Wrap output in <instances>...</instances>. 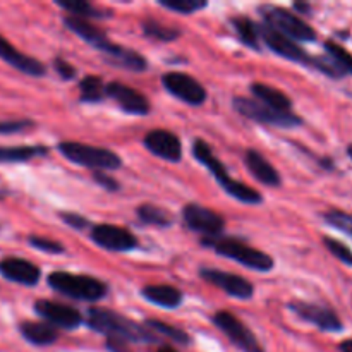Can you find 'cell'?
<instances>
[{"label": "cell", "mask_w": 352, "mask_h": 352, "mask_svg": "<svg viewBox=\"0 0 352 352\" xmlns=\"http://www.w3.org/2000/svg\"><path fill=\"white\" fill-rule=\"evenodd\" d=\"M199 277L215 285V287L222 289L230 298L248 301L254 296V285L248 278L241 277V275L217 270V268H199Z\"/></svg>", "instance_id": "13"}, {"label": "cell", "mask_w": 352, "mask_h": 352, "mask_svg": "<svg viewBox=\"0 0 352 352\" xmlns=\"http://www.w3.org/2000/svg\"><path fill=\"white\" fill-rule=\"evenodd\" d=\"M0 58L19 72H23V74L33 76V78H41V76L47 74V67H45L43 62L17 50L2 34H0Z\"/></svg>", "instance_id": "19"}, {"label": "cell", "mask_w": 352, "mask_h": 352, "mask_svg": "<svg viewBox=\"0 0 352 352\" xmlns=\"http://www.w3.org/2000/svg\"><path fill=\"white\" fill-rule=\"evenodd\" d=\"M323 222L327 226L333 227L336 230H340V232L347 234V236L352 237V215L347 212H342V210L332 208L329 212H325L322 215Z\"/></svg>", "instance_id": "33"}, {"label": "cell", "mask_w": 352, "mask_h": 352, "mask_svg": "<svg viewBox=\"0 0 352 352\" xmlns=\"http://www.w3.org/2000/svg\"><path fill=\"white\" fill-rule=\"evenodd\" d=\"M47 284L58 294H64L76 301L96 302L105 298L109 292V287L98 278L69 274V272H52L47 277Z\"/></svg>", "instance_id": "4"}, {"label": "cell", "mask_w": 352, "mask_h": 352, "mask_svg": "<svg viewBox=\"0 0 352 352\" xmlns=\"http://www.w3.org/2000/svg\"><path fill=\"white\" fill-rule=\"evenodd\" d=\"M143 34L144 36L151 38V40L168 43V41L177 40V38L182 34V31L177 30V28L165 26V24L158 23V21L146 19V21H143Z\"/></svg>", "instance_id": "30"}, {"label": "cell", "mask_w": 352, "mask_h": 352, "mask_svg": "<svg viewBox=\"0 0 352 352\" xmlns=\"http://www.w3.org/2000/svg\"><path fill=\"white\" fill-rule=\"evenodd\" d=\"M141 296L151 305L167 309L179 308L184 301V294L174 285H146L141 289Z\"/></svg>", "instance_id": "21"}, {"label": "cell", "mask_w": 352, "mask_h": 352, "mask_svg": "<svg viewBox=\"0 0 352 352\" xmlns=\"http://www.w3.org/2000/svg\"><path fill=\"white\" fill-rule=\"evenodd\" d=\"M0 275L6 280L14 282V284L26 285V287H34L40 282L41 270L31 261L23 260V258H2L0 260Z\"/></svg>", "instance_id": "17"}, {"label": "cell", "mask_w": 352, "mask_h": 352, "mask_svg": "<svg viewBox=\"0 0 352 352\" xmlns=\"http://www.w3.org/2000/svg\"><path fill=\"white\" fill-rule=\"evenodd\" d=\"M232 107L237 113H241L246 119L274 127H282V129H292V127H299L302 124L301 117L296 116L292 110L291 112H280V110L270 109V107L263 105L253 98H248V96H236L232 100Z\"/></svg>", "instance_id": "7"}, {"label": "cell", "mask_w": 352, "mask_h": 352, "mask_svg": "<svg viewBox=\"0 0 352 352\" xmlns=\"http://www.w3.org/2000/svg\"><path fill=\"white\" fill-rule=\"evenodd\" d=\"M19 332L28 342L40 347L52 346L58 339V330L45 322H23L19 325Z\"/></svg>", "instance_id": "22"}, {"label": "cell", "mask_w": 352, "mask_h": 352, "mask_svg": "<svg viewBox=\"0 0 352 352\" xmlns=\"http://www.w3.org/2000/svg\"><path fill=\"white\" fill-rule=\"evenodd\" d=\"M105 82L100 76H85L79 81V91H81V102L85 103H96L102 102L105 96Z\"/></svg>", "instance_id": "29"}, {"label": "cell", "mask_w": 352, "mask_h": 352, "mask_svg": "<svg viewBox=\"0 0 352 352\" xmlns=\"http://www.w3.org/2000/svg\"><path fill=\"white\" fill-rule=\"evenodd\" d=\"M43 144H21V146H0V164H24L33 158L48 155Z\"/></svg>", "instance_id": "24"}, {"label": "cell", "mask_w": 352, "mask_h": 352, "mask_svg": "<svg viewBox=\"0 0 352 352\" xmlns=\"http://www.w3.org/2000/svg\"><path fill=\"white\" fill-rule=\"evenodd\" d=\"M323 244H325V248L329 250V253L332 254L333 258H337L340 263L347 265V267H352L351 248H347L344 243H340V241L333 239V237H329V236L323 237Z\"/></svg>", "instance_id": "35"}, {"label": "cell", "mask_w": 352, "mask_h": 352, "mask_svg": "<svg viewBox=\"0 0 352 352\" xmlns=\"http://www.w3.org/2000/svg\"><path fill=\"white\" fill-rule=\"evenodd\" d=\"M103 58H105L109 64L116 65V67H120V69H126V71L143 72L146 71L148 67V62L143 55L138 54V52L134 50H129V48L120 47V45L116 48V52H112L110 55H105Z\"/></svg>", "instance_id": "25"}, {"label": "cell", "mask_w": 352, "mask_h": 352, "mask_svg": "<svg viewBox=\"0 0 352 352\" xmlns=\"http://www.w3.org/2000/svg\"><path fill=\"white\" fill-rule=\"evenodd\" d=\"M138 217L143 223H148V226L155 227H170L174 223V217L168 210L162 208V206L157 205H141L140 208L136 210Z\"/></svg>", "instance_id": "28"}, {"label": "cell", "mask_w": 352, "mask_h": 352, "mask_svg": "<svg viewBox=\"0 0 352 352\" xmlns=\"http://www.w3.org/2000/svg\"><path fill=\"white\" fill-rule=\"evenodd\" d=\"M93 179H95L96 184L102 186L103 189H107V191L110 192L119 189V182H117L113 177H110V175H107V172H95V174H93Z\"/></svg>", "instance_id": "40"}, {"label": "cell", "mask_w": 352, "mask_h": 352, "mask_svg": "<svg viewBox=\"0 0 352 352\" xmlns=\"http://www.w3.org/2000/svg\"><path fill=\"white\" fill-rule=\"evenodd\" d=\"M201 246L213 250L220 256L234 260L236 263L250 268L254 272H270L275 267V261L270 254L260 250H254L250 244L243 243L234 237H213V239H201Z\"/></svg>", "instance_id": "3"}, {"label": "cell", "mask_w": 352, "mask_h": 352, "mask_svg": "<svg viewBox=\"0 0 352 352\" xmlns=\"http://www.w3.org/2000/svg\"><path fill=\"white\" fill-rule=\"evenodd\" d=\"M244 164H246L250 174L258 179L261 184L272 186V188H278L282 184V177L277 168L258 150H248L244 153Z\"/></svg>", "instance_id": "20"}, {"label": "cell", "mask_w": 352, "mask_h": 352, "mask_svg": "<svg viewBox=\"0 0 352 352\" xmlns=\"http://www.w3.org/2000/svg\"><path fill=\"white\" fill-rule=\"evenodd\" d=\"M158 352H177V351L172 349V347H168V346H165V347H162V349L158 351Z\"/></svg>", "instance_id": "45"}, {"label": "cell", "mask_w": 352, "mask_h": 352, "mask_svg": "<svg viewBox=\"0 0 352 352\" xmlns=\"http://www.w3.org/2000/svg\"><path fill=\"white\" fill-rule=\"evenodd\" d=\"M212 323L234 344L244 352H265L260 340L253 332L230 311H217L212 316Z\"/></svg>", "instance_id": "8"}, {"label": "cell", "mask_w": 352, "mask_h": 352, "mask_svg": "<svg viewBox=\"0 0 352 352\" xmlns=\"http://www.w3.org/2000/svg\"><path fill=\"white\" fill-rule=\"evenodd\" d=\"M320 164H322V167L327 168V170H332L333 168V160H330V158H323Z\"/></svg>", "instance_id": "44"}, {"label": "cell", "mask_w": 352, "mask_h": 352, "mask_svg": "<svg viewBox=\"0 0 352 352\" xmlns=\"http://www.w3.org/2000/svg\"><path fill=\"white\" fill-rule=\"evenodd\" d=\"M158 3L165 7V9L174 10V12L179 14H186V16L198 12V10L205 9L208 6L203 0H158Z\"/></svg>", "instance_id": "34"}, {"label": "cell", "mask_w": 352, "mask_h": 352, "mask_svg": "<svg viewBox=\"0 0 352 352\" xmlns=\"http://www.w3.org/2000/svg\"><path fill=\"white\" fill-rule=\"evenodd\" d=\"M64 24L69 31H72L74 34H78L81 40H85L86 43L95 47L96 50L102 52L103 55L110 54L113 48L117 47L103 30H100L98 26L91 24L89 21L86 19H79V17H72V16H65L64 17Z\"/></svg>", "instance_id": "18"}, {"label": "cell", "mask_w": 352, "mask_h": 352, "mask_svg": "<svg viewBox=\"0 0 352 352\" xmlns=\"http://www.w3.org/2000/svg\"><path fill=\"white\" fill-rule=\"evenodd\" d=\"M144 146L155 157L177 164L182 160V143L177 134L167 129H153L144 136Z\"/></svg>", "instance_id": "16"}, {"label": "cell", "mask_w": 352, "mask_h": 352, "mask_svg": "<svg viewBox=\"0 0 352 352\" xmlns=\"http://www.w3.org/2000/svg\"><path fill=\"white\" fill-rule=\"evenodd\" d=\"M162 85L172 96L188 103V105H203L206 102V96H208L205 86L184 72H167V74L162 76Z\"/></svg>", "instance_id": "11"}, {"label": "cell", "mask_w": 352, "mask_h": 352, "mask_svg": "<svg viewBox=\"0 0 352 352\" xmlns=\"http://www.w3.org/2000/svg\"><path fill=\"white\" fill-rule=\"evenodd\" d=\"M55 6L67 10L72 17H79V19H85V17H100V19H103V17L110 16L109 12L91 6L86 0H55Z\"/></svg>", "instance_id": "27"}, {"label": "cell", "mask_w": 352, "mask_h": 352, "mask_svg": "<svg viewBox=\"0 0 352 352\" xmlns=\"http://www.w3.org/2000/svg\"><path fill=\"white\" fill-rule=\"evenodd\" d=\"M339 351L340 352H352V339H347V340H344V342H340Z\"/></svg>", "instance_id": "43"}, {"label": "cell", "mask_w": 352, "mask_h": 352, "mask_svg": "<svg viewBox=\"0 0 352 352\" xmlns=\"http://www.w3.org/2000/svg\"><path fill=\"white\" fill-rule=\"evenodd\" d=\"M89 237L102 250L116 251V253H127L138 248V239L134 234H131V230L110 223L93 226Z\"/></svg>", "instance_id": "12"}, {"label": "cell", "mask_w": 352, "mask_h": 352, "mask_svg": "<svg viewBox=\"0 0 352 352\" xmlns=\"http://www.w3.org/2000/svg\"><path fill=\"white\" fill-rule=\"evenodd\" d=\"M105 96L113 100L122 112L131 113V116H148L150 113L151 105L146 96L120 81L109 82L105 86Z\"/></svg>", "instance_id": "15"}, {"label": "cell", "mask_w": 352, "mask_h": 352, "mask_svg": "<svg viewBox=\"0 0 352 352\" xmlns=\"http://www.w3.org/2000/svg\"><path fill=\"white\" fill-rule=\"evenodd\" d=\"M144 327H146V329H150L151 332L155 330V332H158V333H162V336L168 337V339L174 340L175 344H182V346H188V344L191 342V339H189L188 333L182 332L181 329H175V327L168 325V323L160 322V320H153V318L146 320V322H144Z\"/></svg>", "instance_id": "31"}, {"label": "cell", "mask_w": 352, "mask_h": 352, "mask_svg": "<svg viewBox=\"0 0 352 352\" xmlns=\"http://www.w3.org/2000/svg\"><path fill=\"white\" fill-rule=\"evenodd\" d=\"M192 157L199 162L201 165H205L210 170V174L215 177V181L219 182L220 188L227 192L229 196H232L234 199L241 203H246V205H260L263 201V196L256 191V189L250 188L244 182L236 181V179L230 177L227 174L226 167H223L222 162L213 155L212 148L206 141L196 140L192 143Z\"/></svg>", "instance_id": "2"}, {"label": "cell", "mask_w": 352, "mask_h": 352, "mask_svg": "<svg viewBox=\"0 0 352 352\" xmlns=\"http://www.w3.org/2000/svg\"><path fill=\"white\" fill-rule=\"evenodd\" d=\"M105 347L110 352H131L127 342H124V340H120V339H112V337H107Z\"/></svg>", "instance_id": "41"}, {"label": "cell", "mask_w": 352, "mask_h": 352, "mask_svg": "<svg viewBox=\"0 0 352 352\" xmlns=\"http://www.w3.org/2000/svg\"><path fill=\"white\" fill-rule=\"evenodd\" d=\"M234 31L239 36L241 43L246 47L253 48V50H261L260 47V26L254 23L253 19L246 16H236L230 19Z\"/></svg>", "instance_id": "26"}, {"label": "cell", "mask_w": 352, "mask_h": 352, "mask_svg": "<svg viewBox=\"0 0 352 352\" xmlns=\"http://www.w3.org/2000/svg\"><path fill=\"white\" fill-rule=\"evenodd\" d=\"M289 309L294 313L298 318L311 323L322 332H342L344 323L340 322L339 315L333 311L330 306L318 305V302L308 301H292L289 302Z\"/></svg>", "instance_id": "10"}, {"label": "cell", "mask_w": 352, "mask_h": 352, "mask_svg": "<svg viewBox=\"0 0 352 352\" xmlns=\"http://www.w3.org/2000/svg\"><path fill=\"white\" fill-rule=\"evenodd\" d=\"M36 124L30 119H19V120H0V134H17L30 131Z\"/></svg>", "instance_id": "37"}, {"label": "cell", "mask_w": 352, "mask_h": 352, "mask_svg": "<svg viewBox=\"0 0 352 352\" xmlns=\"http://www.w3.org/2000/svg\"><path fill=\"white\" fill-rule=\"evenodd\" d=\"M54 69L64 81H71V79H74L76 76H78V71H76L74 65L69 64V62L62 57L54 58Z\"/></svg>", "instance_id": "38"}, {"label": "cell", "mask_w": 352, "mask_h": 352, "mask_svg": "<svg viewBox=\"0 0 352 352\" xmlns=\"http://www.w3.org/2000/svg\"><path fill=\"white\" fill-rule=\"evenodd\" d=\"M88 327L98 333H105L112 339H120L124 342L148 344L157 342V337L151 333L150 329L144 325L119 315L117 311L105 308H89L88 309Z\"/></svg>", "instance_id": "1"}, {"label": "cell", "mask_w": 352, "mask_h": 352, "mask_svg": "<svg viewBox=\"0 0 352 352\" xmlns=\"http://www.w3.org/2000/svg\"><path fill=\"white\" fill-rule=\"evenodd\" d=\"M34 313L45 320L47 323L54 325L55 329L74 330L82 323L81 313L69 305H62L57 301H48V299H40L33 306Z\"/></svg>", "instance_id": "14"}, {"label": "cell", "mask_w": 352, "mask_h": 352, "mask_svg": "<svg viewBox=\"0 0 352 352\" xmlns=\"http://www.w3.org/2000/svg\"><path fill=\"white\" fill-rule=\"evenodd\" d=\"M323 47H325L329 57L332 58L337 65H339L340 71H342L346 76L347 74L352 76V54L351 52H347L342 45H339L337 41H333V40H327Z\"/></svg>", "instance_id": "32"}, {"label": "cell", "mask_w": 352, "mask_h": 352, "mask_svg": "<svg viewBox=\"0 0 352 352\" xmlns=\"http://www.w3.org/2000/svg\"><path fill=\"white\" fill-rule=\"evenodd\" d=\"M250 89L254 98H256V102L263 103L270 109L280 110V112H291L292 110V100L284 91L274 88V86H268L265 82H253Z\"/></svg>", "instance_id": "23"}, {"label": "cell", "mask_w": 352, "mask_h": 352, "mask_svg": "<svg viewBox=\"0 0 352 352\" xmlns=\"http://www.w3.org/2000/svg\"><path fill=\"white\" fill-rule=\"evenodd\" d=\"M294 9L299 10V14H311V6L309 3H302V2H296Z\"/></svg>", "instance_id": "42"}, {"label": "cell", "mask_w": 352, "mask_h": 352, "mask_svg": "<svg viewBox=\"0 0 352 352\" xmlns=\"http://www.w3.org/2000/svg\"><path fill=\"white\" fill-rule=\"evenodd\" d=\"M260 14L267 26L274 28L275 31L282 33L284 36L291 38L296 43L298 41H315L318 38L316 31L309 26L306 21L292 14L291 10L277 6H261Z\"/></svg>", "instance_id": "6"}, {"label": "cell", "mask_w": 352, "mask_h": 352, "mask_svg": "<svg viewBox=\"0 0 352 352\" xmlns=\"http://www.w3.org/2000/svg\"><path fill=\"white\" fill-rule=\"evenodd\" d=\"M57 148L62 157L67 158L69 162L93 168L95 172L116 170L122 167V158L107 148L91 146V144L78 143V141H60Z\"/></svg>", "instance_id": "5"}, {"label": "cell", "mask_w": 352, "mask_h": 352, "mask_svg": "<svg viewBox=\"0 0 352 352\" xmlns=\"http://www.w3.org/2000/svg\"><path fill=\"white\" fill-rule=\"evenodd\" d=\"M347 157H349L351 158V160H352V144H349V146H347Z\"/></svg>", "instance_id": "46"}, {"label": "cell", "mask_w": 352, "mask_h": 352, "mask_svg": "<svg viewBox=\"0 0 352 352\" xmlns=\"http://www.w3.org/2000/svg\"><path fill=\"white\" fill-rule=\"evenodd\" d=\"M58 215H60L62 222L67 223L69 227H72V229H76V230H82V229H86V227L89 226V220L86 219V217L79 215V213L60 212Z\"/></svg>", "instance_id": "39"}, {"label": "cell", "mask_w": 352, "mask_h": 352, "mask_svg": "<svg viewBox=\"0 0 352 352\" xmlns=\"http://www.w3.org/2000/svg\"><path fill=\"white\" fill-rule=\"evenodd\" d=\"M28 243H30V246L34 248V250L43 251V253H48V254H62V253H65V248L62 246V244L58 243V241L48 239V237L36 236V234H33V236L28 237Z\"/></svg>", "instance_id": "36"}, {"label": "cell", "mask_w": 352, "mask_h": 352, "mask_svg": "<svg viewBox=\"0 0 352 352\" xmlns=\"http://www.w3.org/2000/svg\"><path fill=\"white\" fill-rule=\"evenodd\" d=\"M182 220L189 230L201 234L203 239L220 237L226 230L223 217L206 206L198 205V203H188L182 208Z\"/></svg>", "instance_id": "9"}]
</instances>
